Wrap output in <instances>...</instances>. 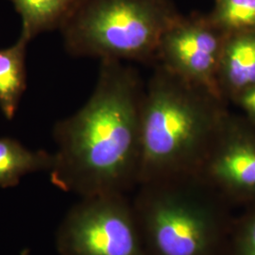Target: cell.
<instances>
[{
	"label": "cell",
	"mask_w": 255,
	"mask_h": 255,
	"mask_svg": "<svg viewBox=\"0 0 255 255\" xmlns=\"http://www.w3.org/2000/svg\"><path fill=\"white\" fill-rule=\"evenodd\" d=\"M27 41L19 38L9 47L0 49V110L12 119L27 87Z\"/></svg>",
	"instance_id": "10"
},
{
	"label": "cell",
	"mask_w": 255,
	"mask_h": 255,
	"mask_svg": "<svg viewBox=\"0 0 255 255\" xmlns=\"http://www.w3.org/2000/svg\"><path fill=\"white\" fill-rule=\"evenodd\" d=\"M53 154L44 150L32 151L19 141L9 137L0 138V187L9 188L18 184L28 173L50 171Z\"/></svg>",
	"instance_id": "11"
},
{
	"label": "cell",
	"mask_w": 255,
	"mask_h": 255,
	"mask_svg": "<svg viewBox=\"0 0 255 255\" xmlns=\"http://www.w3.org/2000/svg\"><path fill=\"white\" fill-rule=\"evenodd\" d=\"M208 14L226 34L255 31V0H215Z\"/></svg>",
	"instance_id": "12"
},
{
	"label": "cell",
	"mask_w": 255,
	"mask_h": 255,
	"mask_svg": "<svg viewBox=\"0 0 255 255\" xmlns=\"http://www.w3.org/2000/svg\"><path fill=\"white\" fill-rule=\"evenodd\" d=\"M61 255H146L132 201L125 194L83 198L57 233Z\"/></svg>",
	"instance_id": "5"
},
{
	"label": "cell",
	"mask_w": 255,
	"mask_h": 255,
	"mask_svg": "<svg viewBox=\"0 0 255 255\" xmlns=\"http://www.w3.org/2000/svg\"><path fill=\"white\" fill-rule=\"evenodd\" d=\"M146 255H226L232 206L201 177L144 182L131 199Z\"/></svg>",
	"instance_id": "3"
},
{
	"label": "cell",
	"mask_w": 255,
	"mask_h": 255,
	"mask_svg": "<svg viewBox=\"0 0 255 255\" xmlns=\"http://www.w3.org/2000/svg\"><path fill=\"white\" fill-rule=\"evenodd\" d=\"M226 36L209 14H181L161 38L155 64L219 96L217 76Z\"/></svg>",
	"instance_id": "7"
},
{
	"label": "cell",
	"mask_w": 255,
	"mask_h": 255,
	"mask_svg": "<svg viewBox=\"0 0 255 255\" xmlns=\"http://www.w3.org/2000/svg\"><path fill=\"white\" fill-rule=\"evenodd\" d=\"M145 86L134 67L101 61L89 100L54 126L57 151L49 173L55 185L81 199L136 189Z\"/></svg>",
	"instance_id": "1"
},
{
	"label": "cell",
	"mask_w": 255,
	"mask_h": 255,
	"mask_svg": "<svg viewBox=\"0 0 255 255\" xmlns=\"http://www.w3.org/2000/svg\"><path fill=\"white\" fill-rule=\"evenodd\" d=\"M229 113L216 93L155 64L141 108L139 184L199 173Z\"/></svg>",
	"instance_id": "2"
},
{
	"label": "cell",
	"mask_w": 255,
	"mask_h": 255,
	"mask_svg": "<svg viewBox=\"0 0 255 255\" xmlns=\"http://www.w3.org/2000/svg\"><path fill=\"white\" fill-rule=\"evenodd\" d=\"M181 14L172 0H82L60 30L76 58L155 64L161 38Z\"/></svg>",
	"instance_id": "4"
},
{
	"label": "cell",
	"mask_w": 255,
	"mask_h": 255,
	"mask_svg": "<svg viewBox=\"0 0 255 255\" xmlns=\"http://www.w3.org/2000/svg\"><path fill=\"white\" fill-rule=\"evenodd\" d=\"M22 20L19 38L29 43L37 35L61 29L82 0H9Z\"/></svg>",
	"instance_id": "9"
},
{
	"label": "cell",
	"mask_w": 255,
	"mask_h": 255,
	"mask_svg": "<svg viewBox=\"0 0 255 255\" xmlns=\"http://www.w3.org/2000/svg\"><path fill=\"white\" fill-rule=\"evenodd\" d=\"M234 103L243 111L247 119L255 124V87L240 95Z\"/></svg>",
	"instance_id": "14"
},
{
	"label": "cell",
	"mask_w": 255,
	"mask_h": 255,
	"mask_svg": "<svg viewBox=\"0 0 255 255\" xmlns=\"http://www.w3.org/2000/svg\"><path fill=\"white\" fill-rule=\"evenodd\" d=\"M219 96L233 102L255 87V31L227 34L217 76Z\"/></svg>",
	"instance_id": "8"
},
{
	"label": "cell",
	"mask_w": 255,
	"mask_h": 255,
	"mask_svg": "<svg viewBox=\"0 0 255 255\" xmlns=\"http://www.w3.org/2000/svg\"><path fill=\"white\" fill-rule=\"evenodd\" d=\"M198 175L232 207L255 206V124L229 113Z\"/></svg>",
	"instance_id": "6"
},
{
	"label": "cell",
	"mask_w": 255,
	"mask_h": 255,
	"mask_svg": "<svg viewBox=\"0 0 255 255\" xmlns=\"http://www.w3.org/2000/svg\"><path fill=\"white\" fill-rule=\"evenodd\" d=\"M226 255H255V206L235 218Z\"/></svg>",
	"instance_id": "13"
}]
</instances>
